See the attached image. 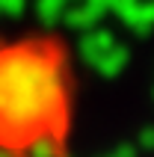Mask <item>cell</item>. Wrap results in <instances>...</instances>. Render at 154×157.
<instances>
[{"mask_svg": "<svg viewBox=\"0 0 154 157\" xmlns=\"http://www.w3.org/2000/svg\"><path fill=\"white\" fill-rule=\"evenodd\" d=\"M80 107L83 80L65 36L0 30V157H71Z\"/></svg>", "mask_w": 154, "mask_h": 157, "instance_id": "obj_1", "label": "cell"}]
</instances>
